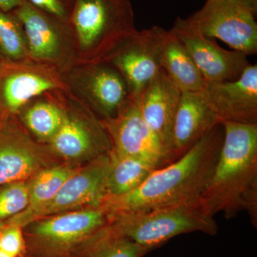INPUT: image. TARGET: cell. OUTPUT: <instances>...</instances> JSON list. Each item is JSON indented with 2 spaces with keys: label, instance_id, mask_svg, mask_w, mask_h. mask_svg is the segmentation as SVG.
<instances>
[{
  "label": "cell",
  "instance_id": "6da1fadb",
  "mask_svg": "<svg viewBox=\"0 0 257 257\" xmlns=\"http://www.w3.org/2000/svg\"><path fill=\"white\" fill-rule=\"evenodd\" d=\"M224 135L220 123L182 157L154 170L138 189L107 197L101 207L115 214L197 202L219 158Z\"/></svg>",
  "mask_w": 257,
  "mask_h": 257
},
{
  "label": "cell",
  "instance_id": "7a4b0ae2",
  "mask_svg": "<svg viewBox=\"0 0 257 257\" xmlns=\"http://www.w3.org/2000/svg\"><path fill=\"white\" fill-rule=\"evenodd\" d=\"M219 158L197 203L207 215L231 219L240 211L257 223V124L223 121Z\"/></svg>",
  "mask_w": 257,
  "mask_h": 257
},
{
  "label": "cell",
  "instance_id": "3957f363",
  "mask_svg": "<svg viewBox=\"0 0 257 257\" xmlns=\"http://www.w3.org/2000/svg\"><path fill=\"white\" fill-rule=\"evenodd\" d=\"M67 25L79 65L105 62L137 30L130 0H73Z\"/></svg>",
  "mask_w": 257,
  "mask_h": 257
},
{
  "label": "cell",
  "instance_id": "277c9868",
  "mask_svg": "<svg viewBox=\"0 0 257 257\" xmlns=\"http://www.w3.org/2000/svg\"><path fill=\"white\" fill-rule=\"evenodd\" d=\"M108 214L109 223L119 232L151 251L179 235L202 232L214 236L218 231L214 218L197 202Z\"/></svg>",
  "mask_w": 257,
  "mask_h": 257
},
{
  "label": "cell",
  "instance_id": "5b68a950",
  "mask_svg": "<svg viewBox=\"0 0 257 257\" xmlns=\"http://www.w3.org/2000/svg\"><path fill=\"white\" fill-rule=\"evenodd\" d=\"M109 221L102 207L40 218L23 228L25 257H67L84 239Z\"/></svg>",
  "mask_w": 257,
  "mask_h": 257
},
{
  "label": "cell",
  "instance_id": "8992f818",
  "mask_svg": "<svg viewBox=\"0 0 257 257\" xmlns=\"http://www.w3.org/2000/svg\"><path fill=\"white\" fill-rule=\"evenodd\" d=\"M256 17L236 0H207L200 10L182 19L193 31L219 39L248 56L257 52Z\"/></svg>",
  "mask_w": 257,
  "mask_h": 257
},
{
  "label": "cell",
  "instance_id": "52a82bcc",
  "mask_svg": "<svg viewBox=\"0 0 257 257\" xmlns=\"http://www.w3.org/2000/svg\"><path fill=\"white\" fill-rule=\"evenodd\" d=\"M109 153L80 166L64 182L55 197L43 207L26 215L17 214L6 222L23 228L40 218L101 207L108 196L106 178L109 167Z\"/></svg>",
  "mask_w": 257,
  "mask_h": 257
},
{
  "label": "cell",
  "instance_id": "ba28073f",
  "mask_svg": "<svg viewBox=\"0 0 257 257\" xmlns=\"http://www.w3.org/2000/svg\"><path fill=\"white\" fill-rule=\"evenodd\" d=\"M57 69L33 60H0V119L15 117L37 96L66 91Z\"/></svg>",
  "mask_w": 257,
  "mask_h": 257
},
{
  "label": "cell",
  "instance_id": "9c48e42d",
  "mask_svg": "<svg viewBox=\"0 0 257 257\" xmlns=\"http://www.w3.org/2000/svg\"><path fill=\"white\" fill-rule=\"evenodd\" d=\"M12 12L23 25L30 60L59 71L75 59L67 24L37 9L27 0Z\"/></svg>",
  "mask_w": 257,
  "mask_h": 257
},
{
  "label": "cell",
  "instance_id": "30bf717a",
  "mask_svg": "<svg viewBox=\"0 0 257 257\" xmlns=\"http://www.w3.org/2000/svg\"><path fill=\"white\" fill-rule=\"evenodd\" d=\"M47 145L58 160L75 166L84 165L111 150L104 121L89 110L80 114L65 109L60 128Z\"/></svg>",
  "mask_w": 257,
  "mask_h": 257
},
{
  "label": "cell",
  "instance_id": "8fae6325",
  "mask_svg": "<svg viewBox=\"0 0 257 257\" xmlns=\"http://www.w3.org/2000/svg\"><path fill=\"white\" fill-rule=\"evenodd\" d=\"M59 162L49 145L31 138L15 117L0 119V186L28 180Z\"/></svg>",
  "mask_w": 257,
  "mask_h": 257
},
{
  "label": "cell",
  "instance_id": "7c38bea8",
  "mask_svg": "<svg viewBox=\"0 0 257 257\" xmlns=\"http://www.w3.org/2000/svg\"><path fill=\"white\" fill-rule=\"evenodd\" d=\"M160 27L135 31L124 39L107 57L124 77L130 97L135 99L162 70Z\"/></svg>",
  "mask_w": 257,
  "mask_h": 257
},
{
  "label": "cell",
  "instance_id": "4fadbf2b",
  "mask_svg": "<svg viewBox=\"0 0 257 257\" xmlns=\"http://www.w3.org/2000/svg\"><path fill=\"white\" fill-rule=\"evenodd\" d=\"M111 144V152L119 156L147 161L157 168L171 163L169 154L144 120L131 98L117 114L103 120Z\"/></svg>",
  "mask_w": 257,
  "mask_h": 257
},
{
  "label": "cell",
  "instance_id": "5bb4252c",
  "mask_svg": "<svg viewBox=\"0 0 257 257\" xmlns=\"http://www.w3.org/2000/svg\"><path fill=\"white\" fill-rule=\"evenodd\" d=\"M79 66L66 84L82 96L101 120L114 117L130 98L124 77L106 62Z\"/></svg>",
  "mask_w": 257,
  "mask_h": 257
},
{
  "label": "cell",
  "instance_id": "9a60e30c",
  "mask_svg": "<svg viewBox=\"0 0 257 257\" xmlns=\"http://www.w3.org/2000/svg\"><path fill=\"white\" fill-rule=\"evenodd\" d=\"M171 31L183 44L205 82H231L239 79L249 65L247 55L225 50L212 38L193 31L178 18Z\"/></svg>",
  "mask_w": 257,
  "mask_h": 257
},
{
  "label": "cell",
  "instance_id": "2e32d148",
  "mask_svg": "<svg viewBox=\"0 0 257 257\" xmlns=\"http://www.w3.org/2000/svg\"><path fill=\"white\" fill-rule=\"evenodd\" d=\"M221 122L257 124V65L249 64L239 79L205 82L200 90Z\"/></svg>",
  "mask_w": 257,
  "mask_h": 257
},
{
  "label": "cell",
  "instance_id": "e0dca14e",
  "mask_svg": "<svg viewBox=\"0 0 257 257\" xmlns=\"http://www.w3.org/2000/svg\"><path fill=\"white\" fill-rule=\"evenodd\" d=\"M182 93L162 69L133 99L145 122L169 154L171 162L172 128Z\"/></svg>",
  "mask_w": 257,
  "mask_h": 257
},
{
  "label": "cell",
  "instance_id": "ac0fdd59",
  "mask_svg": "<svg viewBox=\"0 0 257 257\" xmlns=\"http://www.w3.org/2000/svg\"><path fill=\"white\" fill-rule=\"evenodd\" d=\"M220 123L200 91L182 92L172 128V162Z\"/></svg>",
  "mask_w": 257,
  "mask_h": 257
},
{
  "label": "cell",
  "instance_id": "d6986e66",
  "mask_svg": "<svg viewBox=\"0 0 257 257\" xmlns=\"http://www.w3.org/2000/svg\"><path fill=\"white\" fill-rule=\"evenodd\" d=\"M161 67L179 89L184 92L202 90L205 81L188 51L175 34L161 28Z\"/></svg>",
  "mask_w": 257,
  "mask_h": 257
},
{
  "label": "cell",
  "instance_id": "ffe728a7",
  "mask_svg": "<svg viewBox=\"0 0 257 257\" xmlns=\"http://www.w3.org/2000/svg\"><path fill=\"white\" fill-rule=\"evenodd\" d=\"M150 251L121 234L109 221L88 236L67 257H143Z\"/></svg>",
  "mask_w": 257,
  "mask_h": 257
},
{
  "label": "cell",
  "instance_id": "44dd1931",
  "mask_svg": "<svg viewBox=\"0 0 257 257\" xmlns=\"http://www.w3.org/2000/svg\"><path fill=\"white\" fill-rule=\"evenodd\" d=\"M109 155V167L106 178L107 197H119L133 192L157 169L156 166L147 161L119 156L111 151Z\"/></svg>",
  "mask_w": 257,
  "mask_h": 257
},
{
  "label": "cell",
  "instance_id": "7402d4cb",
  "mask_svg": "<svg viewBox=\"0 0 257 257\" xmlns=\"http://www.w3.org/2000/svg\"><path fill=\"white\" fill-rule=\"evenodd\" d=\"M79 167L66 162H59L42 169L32 176L28 180V207L18 214H30L50 202L64 182L77 172Z\"/></svg>",
  "mask_w": 257,
  "mask_h": 257
},
{
  "label": "cell",
  "instance_id": "603a6c76",
  "mask_svg": "<svg viewBox=\"0 0 257 257\" xmlns=\"http://www.w3.org/2000/svg\"><path fill=\"white\" fill-rule=\"evenodd\" d=\"M18 114L38 142L48 144L60 128L65 109L52 101L42 100L23 109Z\"/></svg>",
  "mask_w": 257,
  "mask_h": 257
},
{
  "label": "cell",
  "instance_id": "cb8c5ba5",
  "mask_svg": "<svg viewBox=\"0 0 257 257\" xmlns=\"http://www.w3.org/2000/svg\"><path fill=\"white\" fill-rule=\"evenodd\" d=\"M0 56L11 61L30 60L23 25L13 12L0 9Z\"/></svg>",
  "mask_w": 257,
  "mask_h": 257
},
{
  "label": "cell",
  "instance_id": "d4e9b609",
  "mask_svg": "<svg viewBox=\"0 0 257 257\" xmlns=\"http://www.w3.org/2000/svg\"><path fill=\"white\" fill-rule=\"evenodd\" d=\"M28 201V180L0 186V222H5L25 210Z\"/></svg>",
  "mask_w": 257,
  "mask_h": 257
},
{
  "label": "cell",
  "instance_id": "484cf974",
  "mask_svg": "<svg viewBox=\"0 0 257 257\" xmlns=\"http://www.w3.org/2000/svg\"><path fill=\"white\" fill-rule=\"evenodd\" d=\"M0 250L12 257H25L26 246L23 228L5 221L0 226Z\"/></svg>",
  "mask_w": 257,
  "mask_h": 257
},
{
  "label": "cell",
  "instance_id": "4316f807",
  "mask_svg": "<svg viewBox=\"0 0 257 257\" xmlns=\"http://www.w3.org/2000/svg\"><path fill=\"white\" fill-rule=\"evenodd\" d=\"M40 11L62 23H68L73 0H27Z\"/></svg>",
  "mask_w": 257,
  "mask_h": 257
},
{
  "label": "cell",
  "instance_id": "83f0119b",
  "mask_svg": "<svg viewBox=\"0 0 257 257\" xmlns=\"http://www.w3.org/2000/svg\"><path fill=\"white\" fill-rule=\"evenodd\" d=\"M25 0H0V9L5 12H11L23 4Z\"/></svg>",
  "mask_w": 257,
  "mask_h": 257
},
{
  "label": "cell",
  "instance_id": "f1b7e54d",
  "mask_svg": "<svg viewBox=\"0 0 257 257\" xmlns=\"http://www.w3.org/2000/svg\"><path fill=\"white\" fill-rule=\"evenodd\" d=\"M236 1L245 8H247L250 11L252 12L253 14L256 15L257 0H236Z\"/></svg>",
  "mask_w": 257,
  "mask_h": 257
},
{
  "label": "cell",
  "instance_id": "f546056e",
  "mask_svg": "<svg viewBox=\"0 0 257 257\" xmlns=\"http://www.w3.org/2000/svg\"><path fill=\"white\" fill-rule=\"evenodd\" d=\"M0 257H12V256H10V255L7 254V253L3 252V251H2L1 250H0Z\"/></svg>",
  "mask_w": 257,
  "mask_h": 257
},
{
  "label": "cell",
  "instance_id": "4dcf8cb0",
  "mask_svg": "<svg viewBox=\"0 0 257 257\" xmlns=\"http://www.w3.org/2000/svg\"><path fill=\"white\" fill-rule=\"evenodd\" d=\"M3 223H4V222H0V226H1V225L3 224Z\"/></svg>",
  "mask_w": 257,
  "mask_h": 257
},
{
  "label": "cell",
  "instance_id": "1f68e13d",
  "mask_svg": "<svg viewBox=\"0 0 257 257\" xmlns=\"http://www.w3.org/2000/svg\"><path fill=\"white\" fill-rule=\"evenodd\" d=\"M2 59V57H1V56H0V60H1Z\"/></svg>",
  "mask_w": 257,
  "mask_h": 257
}]
</instances>
